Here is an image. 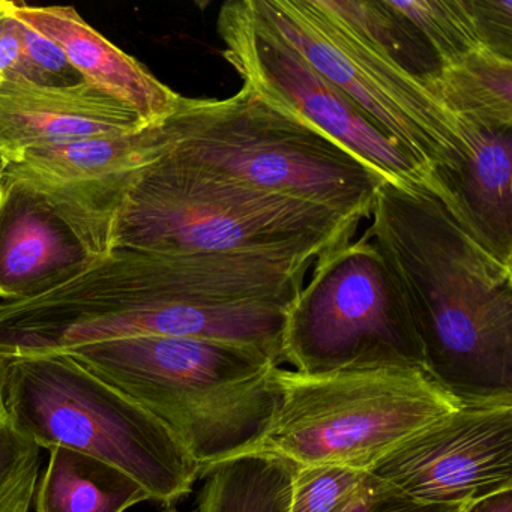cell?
Wrapping results in <instances>:
<instances>
[{
  "mask_svg": "<svg viewBox=\"0 0 512 512\" xmlns=\"http://www.w3.org/2000/svg\"><path fill=\"white\" fill-rule=\"evenodd\" d=\"M308 257L287 253L163 254L113 248L46 295L0 302V355H55L101 341L181 337L242 344L284 362L290 305Z\"/></svg>",
  "mask_w": 512,
  "mask_h": 512,
  "instance_id": "1",
  "label": "cell"
},
{
  "mask_svg": "<svg viewBox=\"0 0 512 512\" xmlns=\"http://www.w3.org/2000/svg\"><path fill=\"white\" fill-rule=\"evenodd\" d=\"M367 233L412 317L424 371L460 404L512 403V266L424 187L383 182Z\"/></svg>",
  "mask_w": 512,
  "mask_h": 512,
  "instance_id": "2",
  "label": "cell"
},
{
  "mask_svg": "<svg viewBox=\"0 0 512 512\" xmlns=\"http://www.w3.org/2000/svg\"><path fill=\"white\" fill-rule=\"evenodd\" d=\"M64 353L163 422L197 461L200 476L257 451L277 406L278 365L256 347L136 337Z\"/></svg>",
  "mask_w": 512,
  "mask_h": 512,
  "instance_id": "3",
  "label": "cell"
},
{
  "mask_svg": "<svg viewBox=\"0 0 512 512\" xmlns=\"http://www.w3.org/2000/svg\"><path fill=\"white\" fill-rule=\"evenodd\" d=\"M361 223L314 203L233 184L164 154L122 191L113 248L317 259L353 241Z\"/></svg>",
  "mask_w": 512,
  "mask_h": 512,
  "instance_id": "4",
  "label": "cell"
},
{
  "mask_svg": "<svg viewBox=\"0 0 512 512\" xmlns=\"http://www.w3.org/2000/svg\"><path fill=\"white\" fill-rule=\"evenodd\" d=\"M164 127V154L182 163L359 221L370 218L385 182L322 131L244 86L224 100L182 97Z\"/></svg>",
  "mask_w": 512,
  "mask_h": 512,
  "instance_id": "5",
  "label": "cell"
},
{
  "mask_svg": "<svg viewBox=\"0 0 512 512\" xmlns=\"http://www.w3.org/2000/svg\"><path fill=\"white\" fill-rule=\"evenodd\" d=\"M5 359L8 409L40 448L73 449L110 464L161 505L193 490L202 473L199 464L133 398L67 353Z\"/></svg>",
  "mask_w": 512,
  "mask_h": 512,
  "instance_id": "6",
  "label": "cell"
},
{
  "mask_svg": "<svg viewBox=\"0 0 512 512\" xmlns=\"http://www.w3.org/2000/svg\"><path fill=\"white\" fill-rule=\"evenodd\" d=\"M278 398L257 451L295 466L370 472L377 461L460 403L422 368H352L305 374L275 368Z\"/></svg>",
  "mask_w": 512,
  "mask_h": 512,
  "instance_id": "7",
  "label": "cell"
},
{
  "mask_svg": "<svg viewBox=\"0 0 512 512\" xmlns=\"http://www.w3.org/2000/svg\"><path fill=\"white\" fill-rule=\"evenodd\" d=\"M286 314L284 361L305 374L416 367L424 358L412 317L385 260L365 232L314 260Z\"/></svg>",
  "mask_w": 512,
  "mask_h": 512,
  "instance_id": "8",
  "label": "cell"
},
{
  "mask_svg": "<svg viewBox=\"0 0 512 512\" xmlns=\"http://www.w3.org/2000/svg\"><path fill=\"white\" fill-rule=\"evenodd\" d=\"M245 4L260 26L340 89L430 175L457 163L460 136L436 97L365 49L314 0H245Z\"/></svg>",
  "mask_w": 512,
  "mask_h": 512,
  "instance_id": "9",
  "label": "cell"
},
{
  "mask_svg": "<svg viewBox=\"0 0 512 512\" xmlns=\"http://www.w3.org/2000/svg\"><path fill=\"white\" fill-rule=\"evenodd\" d=\"M128 181L58 184L8 167L0 185V302L46 295L103 262Z\"/></svg>",
  "mask_w": 512,
  "mask_h": 512,
  "instance_id": "10",
  "label": "cell"
},
{
  "mask_svg": "<svg viewBox=\"0 0 512 512\" xmlns=\"http://www.w3.org/2000/svg\"><path fill=\"white\" fill-rule=\"evenodd\" d=\"M217 29L226 46L224 59L244 88L316 127L388 184L436 193L430 173L295 50L260 26L245 0L221 7Z\"/></svg>",
  "mask_w": 512,
  "mask_h": 512,
  "instance_id": "11",
  "label": "cell"
},
{
  "mask_svg": "<svg viewBox=\"0 0 512 512\" xmlns=\"http://www.w3.org/2000/svg\"><path fill=\"white\" fill-rule=\"evenodd\" d=\"M368 473L424 503L469 505L512 488V403L460 404Z\"/></svg>",
  "mask_w": 512,
  "mask_h": 512,
  "instance_id": "12",
  "label": "cell"
},
{
  "mask_svg": "<svg viewBox=\"0 0 512 512\" xmlns=\"http://www.w3.org/2000/svg\"><path fill=\"white\" fill-rule=\"evenodd\" d=\"M149 127L142 116L106 92L83 83L43 88L8 80L0 86V151L10 164L32 149Z\"/></svg>",
  "mask_w": 512,
  "mask_h": 512,
  "instance_id": "13",
  "label": "cell"
},
{
  "mask_svg": "<svg viewBox=\"0 0 512 512\" xmlns=\"http://www.w3.org/2000/svg\"><path fill=\"white\" fill-rule=\"evenodd\" d=\"M454 121L460 154L431 173L434 194L478 244L512 266V127Z\"/></svg>",
  "mask_w": 512,
  "mask_h": 512,
  "instance_id": "14",
  "label": "cell"
},
{
  "mask_svg": "<svg viewBox=\"0 0 512 512\" xmlns=\"http://www.w3.org/2000/svg\"><path fill=\"white\" fill-rule=\"evenodd\" d=\"M11 8L17 19L58 44L88 85L136 110L146 124H161L178 110L182 95L95 31L74 8L23 2H11Z\"/></svg>",
  "mask_w": 512,
  "mask_h": 512,
  "instance_id": "15",
  "label": "cell"
},
{
  "mask_svg": "<svg viewBox=\"0 0 512 512\" xmlns=\"http://www.w3.org/2000/svg\"><path fill=\"white\" fill-rule=\"evenodd\" d=\"M167 146L169 133L161 122L119 136L32 149L10 166L58 184H113L128 181L163 157Z\"/></svg>",
  "mask_w": 512,
  "mask_h": 512,
  "instance_id": "16",
  "label": "cell"
},
{
  "mask_svg": "<svg viewBox=\"0 0 512 512\" xmlns=\"http://www.w3.org/2000/svg\"><path fill=\"white\" fill-rule=\"evenodd\" d=\"M151 500L127 473L67 448L50 449L35 493V512H125Z\"/></svg>",
  "mask_w": 512,
  "mask_h": 512,
  "instance_id": "17",
  "label": "cell"
},
{
  "mask_svg": "<svg viewBox=\"0 0 512 512\" xmlns=\"http://www.w3.org/2000/svg\"><path fill=\"white\" fill-rule=\"evenodd\" d=\"M314 4L365 49L433 95L440 62L389 0H314Z\"/></svg>",
  "mask_w": 512,
  "mask_h": 512,
  "instance_id": "18",
  "label": "cell"
},
{
  "mask_svg": "<svg viewBox=\"0 0 512 512\" xmlns=\"http://www.w3.org/2000/svg\"><path fill=\"white\" fill-rule=\"evenodd\" d=\"M295 470L271 452L230 458L203 475L196 512H289Z\"/></svg>",
  "mask_w": 512,
  "mask_h": 512,
  "instance_id": "19",
  "label": "cell"
},
{
  "mask_svg": "<svg viewBox=\"0 0 512 512\" xmlns=\"http://www.w3.org/2000/svg\"><path fill=\"white\" fill-rule=\"evenodd\" d=\"M433 95L452 119L512 127V59L478 50L443 67Z\"/></svg>",
  "mask_w": 512,
  "mask_h": 512,
  "instance_id": "20",
  "label": "cell"
},
{
  "mask_svg": "<svg viewBox=\"0 0 512 512\" xmlns=\"http://www.w3.org/2000/svg\"><path fill=\"white\" fill-rule=\"evenodd\" d=\"M389 4L418 32L442 68L484 50L467 0H389Z\"/></svg>",
  "mask_w": 512,
  "mask_h": 512,
  "instance_id": "21",
  "label": "cell"
},
{
  "mask_svg": "<svg viewBox=\"0 0 512 512\" xmlns=\"http://www.w3.org/2000/svg\"><path fill=\"white\" fill-rule=\"evenodd\" d=\"M5 361L0 355V512H29L40 481L41 448L8 409Z\"/></svg>",
  "mask_w": 512,
  "mask_h": 512,
  "instance_id": "22",
  "label": "cell"
},
{
  "mask_svg": "<svg viewBox=\"0 0 512 512\" xmlns=\"http://www.w3.org/2000/svg\"><path fill=\"white\" fill-rule=\"evenodd\" d=\"M367 475L334 464L296 466L289 512H337Z\"/></svg>",
  "mask_w": 512,
  "mask_h": 512,
  "instance_id": "23",
  "label": "cell"
},
{
  "mask_svg": "<svg viewBox=\"0 0 512 512\" xmlns=\"http://www.w3.org/2000/svg\"><path fill=\"white\" fill-rule=\"evenodd\" d=\"M13 80L43 88H74L86 83L58 44L23 22L22 58Z\"/></svg>",
  "mask_w": 512,
  "mask_h": 512,
  "instance_id": "24",
  "label": "cell"
},
{
  "mask_svg": "<svg viewBox=\"0 0 512 512\" xmlns=\"http://www.w3.org/2000/svg\"><path fill=\"white\" fill-rule=\"evenodd\" d=\"M464 503H424L368 473L355 494L337 512H461Z\"/></svg>",
  "mask_w": 512,
  "mask_h": 512,
  "instance_id": "25",
  "label": "cell"
},
{
  "mask_svg": "<svg viewBox=\"0 0 512 512\" xmlns=\"http://www.w3.org/2000/svg\"><path fill=\"white\" fill-rule=\"evenodd\" d=\"M482 47L512 59L511 0H467Z\"/></svg>",
  "mask_w": 512,
  "mask_h": 512,
  "instance_id": "26",
  "label": "cell"
},
{
  "mask_svg": "<svg viewBox=\"0 0 512 512\" xmlns=\"http://www.w3.org/2000/svg\"><path fill=\"white\" fill-rule=\"evenodd\" d=\"M22 58V22L11 2L0 0V86L16 77Z\"/></svg>",
  "mask_w": 512,
  "mask_h": 512,
  "instance_id": "27",
  "label": "cell"
},
{
  "mask_svg": "<svg viewBox=\"0 0 512 512\" xmlns=\"http://www.w3.org/2000/svg\"><path fill=\"white\" fill-rule=\"evenodd\" d=\"M461 512H512V488L475 500L464 506Z\"/></svg>",
  "mask_w": 512,
  "mask_h": 512,
  "instance_id": "28",
  "label": "cell"
},
{
  "mask_svg": "<svg viewBox=\"0 0 512 512\" xmlns=\"http://www.w3.org/2000/svg\"><path fill=\"white\" fill-rule=\"evenodd\" d=\"M8 167H10V161H8L7 157L0 151V185H2L5 175H7Z\"/></svg>",
  "mask_w": 512,
  "mask_h": 512,
  "instance_id": "29",
  "label": "cell"
},
{
  "mask_svg": "<svg viewBox=\"0 0 512 512\" xmlns=\"http://www.w3.org/2000/svg\"><path fill=\"white\" fill-rule=\"evenodd\" d=\"M163 512H178L175 508H172V506H169V508L166 509V511Z\"/></svg>",
  "mask_w": 512,
  "mask_h": 512,
  "instance_id": "30",
  "label": "cell"
}]
</instances>
